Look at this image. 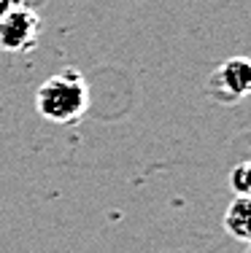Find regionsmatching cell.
<instances>
[{"label": "cell", "mask_w": 251, "mask_h": 253, "mask_svg": "<svg viewBox=\"0 0 251 253\" xmlns=\"http://www.w3.org/2000/svg\"><path fill=\"white\" fill-rule=\"evenodd\" d=\"M35 108L51 124L70 126L89 111V84L76 68L49 76L35 92Z\"/></svg>", "instance_id": "obj_1"}, {"label": "cell", "mask_w": 251, "mask_h": 253, "mask_svg": "<svg viewBox=\"0 0 251 253\" xmlns=\"http://www.w3.org/2000/svg\"><path fill=\"white\" fill-rule=\"evenodd\" d=\"M205 92L219 105H235L238 100L251 97V59L232 57L222 62L208 78Z\"/></svg>", "instance_id": "obj_2"}, {"label": "cell", "mask_w": 251, "mask_h": 253, "mask_svg": "<svg viewBox=\"0 0 251 253\" xmlns=\"http://www.w3.org/2000/svg\"><path fill=\"white\" fill-rule=\"evenodd\" d=\"M38 35H41L38 11L16 5L5 19H0V51L27 54L38 46Z\"/></svg>", "instance_id": "obj_3"}, {"label": "cell", "mask_w": 251, "mask_h": 253, "mask_svg": "<svg viewBox=\"0 0 251 253\" xmlns=\"http://www.w3.org/2000/svg\"><path fill=\"white\" fill-rule=\"evenodd\" d=\"M224 226L251 253V197H235L224 213Z\"/></svg>", "instance_id": "obj_4"}, {"label": "cell", "mask_w": 251, "mask_h": 253, "mask_svg": "<svg viewBox=\"0 0 251 253\" xmlns=\"http://www.w3.org/2000/svg\"><path fill=\"white\" fill-rule=\"evenodd\" d=\"M230 189L235 191V197H251V159L232 167Z\"/></svg>", "instance_id": "obj_5"}, {"label": "cell", "mask_w": 251, "mask_h": 253, "mask_svg": "<svg viewBox=\"0 0 251 253\" xmlns=\"http://www.w3.org/2000/svg\"><path fill=\"white\" fill-rule=\"evenodd\" d=\"M14 8H16V0H0V19H5Z\"/></svg>", "instance_id": "obj_6"}, {"label": "cell", "mask_w": 251, "mask_h": 253, "mask_svg": "<svg viewBox=\"0 0 251 253\" xmlns=\"http://www.w3.org/2000/svg\"><path fill=\"white\" fill-rule=\"evenodd\" d=\"M44 3L46 0H16V5H22V8H33V11H38Z\"/></svg>", "instance_id": "obj_7"}]
</instances>
